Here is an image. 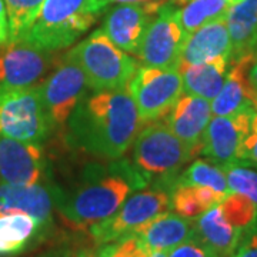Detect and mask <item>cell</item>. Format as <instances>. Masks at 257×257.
<instances>
[{"label": "cell", "mask_w": 257, "mask_h": 257, "mask_svg": "<svg viewBox=\"0 0 257 257\" xmlns=\"http://www.w3.org/2000/svg\"><path fill=\"white\" fill-rule=\"evenodd\" d=\"M66 124L74 147L107 160L123 156L143 126L127 89L84 96Z\"/></svg>", "instance_id": "1"}, {"label": "cell", "mask_w": 257, "mask_h": 257, "mask_svg": "<svg viewBox=\"0 0 257 257\" xmlns=\"http://www.w3.org/2000/svg\"><path fill=\"white\" fill-rule=\"evenodd\" d=\"M147 186L146 179L126 160L87 166L74 189L63 190L57 213L73 229L89 230L116 213L128 196Z\"/></svg>", "instance_id": "2"}, {"label": "cell", "mask_w": 257, "mask_h": 257, "mask_svg": "<svg viewBox=\"0 0 257 257\" xmlns=\"http://www.w3.org/2000/svg\"><path fill=\"white\" fill-rule=\"evenodd\" d=\"M107 6V0H45L19 42L46 52L66 49L92 28Z\"/></svg>", "instance_id": "3"}, {"label": "cell", "mask_w": 257, "mask_h": 257, "mask_svg": "<svg viewBox=\"0 0 257 257\" xmlns=\"http://www.w3.org/2000/svg\"><path fill=\"white\" fill-rule=\"evenodd\" d=\"M194 155L167 126L165 119L147 123L133 142V166L149 186L172 193L176 179Z\"/></svg>", "instance_id": "4"}, {"label": "cell", "mask_w": 257, "mask_h": 257, "mask_svg": "<svg viewBox=\"0 0 257 257\" xmlns=\"http://www.w3.org/2000/svg\"><path fill=\"white\" fill-rule=\"evenodd\" d=\"M69 55L80 64L94 92L126 89L139 69L138 62L116 46L101 29L69 50Z\"/></svg>", "instance_id": "5"}, {"label": "cell", "mask_w": 257, "mask_h": 257, "mask_svg": "<svg viewBox=\"0 0 257 257\" xmlns=\"http://www.w3.org/2000/svg\"><path fill=\"white\" fill-rule=\"evenodd\" d=\"M52 128L37 86L0 84V136L42 146Z\"/></svg>", "instance_id": "6"}, {"label": "cell", "mask_w": 257, "mask_h": 257, "mask_svg": "<svg viewBox=\"0 0 257 257\" xmlns=\"http://www.w3.org/2000/svg\"><path fill=\"white\" fill-rule=\"evenodd\" d=\"M172 210V193L147 186L133 193L110 217L92 226L89 231L96 246H104L132 236L136 230L156 216Z\"/></svg>", "instance_id": "7"}, {"label": "cell", "mask_w": 257, "mask_h": 257, "mask_svg": "<svg viewBox=\"0 0 257 257\" xmlns=\"http://www.w3.org/2000/svg\"><path fill=\"white\" fill-rule=\"evenodd\" d=\"M135 100L142 124L165 119L183 94V79L179 69L139 66L126 86Z\"/></svg>", "instance_id": "8"}, {"label": "cell", "mask_w": 257, "mask_h": 257, "mask_svg": "<svg viewBox=\"0 0 257 257\" xmlns=\"http://www.w3.org/2000/svg\"><path fill=\"white\" fill-rule=\"evenodd\" d=\"M87 87V79L80 64L67 52L55 70L37 86L52 127L67 123L79 101L86 96Z\"/></svg>", "instance_id": "9"}, {"label": "cell", "mask_w": 257, "mask_h": 257, "mask_svg": "<svg viewBox=\"0 0 257 257\" xmlns=\"http://www.w3.org/2000/svg\"><path fill=\"white\" fill-rule=\"evenodd\" d=\"M186 37L179 9L169 0L149 23L136 57L143 66L177 69Z\"/></svg>", "instance_id": "10"}, {"label": "cell", "mask_w": 257, "mask_h": 257, "mask_svg": "<svg viewBox=\"0 0 257 257\" xmlns=\"http://www.w3.org/2000/svg\"><path fill=\"white\" fill-rule=\"evenodd\" d=\"M62 197L63 189L50 180L36 184L0 183V216L29 214L40 223L47 236L53 229V216Z\"/></svg>", "instance_id": "11"}, {"label": "cell", "mask_w": 257, "mask_h": 257, "mask_svg": "<svg viewBox=\"0 0 257 257\" xmlns=\"http://www.w3.org/2000/svg\"><path fill=\"white\" fill-rule=\"evenodd\" d=\"M257 110H247L234 116H214L203 136L202 153L220 167L239 160L240 147L251 130V119Z\"/></svg>", "instance_id": "12"}, {"label": "cell", "mask_w": 257, "mask_h": 257, "mask_svg": "<svg viewBox=\"0 0 257 257\" xmlns=\"http://www.w3.org/2000/svg\"><path fill=\"white\" fill-rule=\"evenodd\" d=\"M55 52H46L25 42H12L0 50V84L36 86L55 64Z\"/></svg>", "instance_id": "13"}, {"label": "cell", "mask_w": 257, "mask_h": 257, "mask_svg": "<svg viewBox=\"0 0 257 257\" xmlns=\"http://www.w3.org/2000/svg\"><path fill=\"white\" fill-rule=\"evenodd\" d=\"M50 180L40 145L0 136V183L36 184Z\"/></svg>", "instance_id": "14"}, {"label": "cell", "mask_w": 257, "mask_h": 257, "mask_svg": "<svg viewBox=\"0 0 257 257\" xmlns=\"http://www.w3.org/2000/svg\"><path fill=\"white\" fill-rule=\"evenodd\" d=\"M155 12L142 3H119L106 12L101 30L116 46L136 56Z\"/></svg>", "instance_id": "15"}, {"label": "cell", "mask_w": 257, "mask_h": 257, "mask_svg": "<svg viewBox=\"0 0 257 257\" xmlns=\"http://www.w3.org/2000/svg\"><path fill=\"white\" fill-rule=\"evenodd\" d=\"M210 119V100L183 93L165 120L170 130L197 156L202 152L203 136Z\"/></svg>", "instance_id": "16"}, {"label": "cell", "mask_w": 257, "mask_h": 257, "mask_svg": "<svg viewBox=\"0 0 257 257\" xmlns=\"http://www.w3.org/2000/svg\"><path fill=\"white\" fill-rule=\"evenodd\" d=\"M251 59L253 56H247L230 62L226 82L211 100L213 116H234L243 111L257 110V96L247 79Z\"/></svg>", "instance_id": "17"}, {"label": "cell", "mask_w": 257, "mask_h": 257, "mask_svg": "<svg viewBox=\"0 0 257 257\" xmlns=\"http://www.w3.org/2000/svg\"><path fill=\"white\" fill-rule=\"evenodd\" d=\"M230 57L231 42L224 16L187 35L179 64H202L216 59L230 60Z\"/></svg>", "instance_id": "18"}, {"label": "cell", "mask_w": 257, "mask_h": 257, "mask_svg": "<svg viewBox=\"0 0 257 257\" xmlns=\"http://www.w3.org/2000/svg\"><path fill=\"white\" fill-rule=\"evenodd\" d=\"M196 234L194 219L166 211L140 226L132 236L150 250L169 251Z\"/></svg>", "instance_id": "19"}, {"label": "cell", "mask_w": 257, "mask_h": 257, "mask_svg": "<svg viewBox=\"0 0 257 257\" xmlns=\"http://www.w3.org/2000/svg\"><path fill=\"white\" fill-rule=\"evenodd\" d=\"M231 42L230 62L254 56L257 52V0H240L226 13Z\"/></svg>", "instance_id": "20"}, {"label": "cell", "mask_w": 257, "mask_h": 257, "mask_svg": "<svg viewBox=\"0 0 257 257\" xmlns=\"http://www.w3.org/2000/svg\"><path fill=\"white\" fill-rule=\"evenodd\" d=\"M194 230L196 236L210 246L219 257L231 256L243 237V231L226 219L219 204L194 219Z\"/></svg>", "instance_id": "21"}, {"label": "cell", "mask_w": 257, "mask_h": 257, "mask_svg": "<svg viewBox=\"0 0 257 257\" xmlns=\"http://www.w3.org/2000/svg\"><path fill=\"white\" fill-rule=\"evenodd\" d=\"M45 236L40 223L29 214L0 216V257L19 256Z\"/></svg>", "instance_id": "22"}, {"label": "cell", "mask_w": 257, "mask_h": 257, "mask_svg": "<svg viewBox=\"0 0 257 257\" xmlns=\"http://www.w3.org/2000/svg\"><path fill=\"white\" fill-rule=\"evenodd\" d=\"M229 64V59H216L202 64H179L183 93L211 101L226 82Z\"/></svg>", "instance_id": "23"}, {"label": "cell", "mask_w": 257, "mask_h": 257, "mask_svg": "<svg viewBox=\"0 0 257 257\" xmlns=\"http://www.w3.org/2000/svg\"><path fill=\"white\" fill-rule=\"evenodd\" d=\"M226 196L210 187L177 184L172 190V210L187 219H196L217 206Z\"/></svg>", "instance_id": "24"}, {"label": "cell", "mask_w": 257, "mask_h": 257, "mask_svg": "<svg viewBox=\"0 0 257 257\" xmlns=\"http://www.w3.org/2000/svg\"><path fill=\"white\" fill-rule=\"evenodd\" d=\"M179 9L180 23L186 35L226 16L230 5L226 0H170Z\"/></svg>", "instance_id": "25"}, {"label": "cell", "mask_w": 257, "mask_h": 257, "mask_svg": "<svg viewBox=\"0 0 257 257\" xmlns=\"http://www.w3.org/2000/svg\"><path fill=\"white\" fill-rule=\"evenodd\" d=\"M202 186L210 187L221 194H229V184L226 179V173L220 166L213 163L210 160H196L176 179L175 186ZM175 189V187H173Z\"/></svg>", "instance_id": "26"}, {"label": "cell", "mask_w": 257, "mask_h": 257, "mask_svg": "<svg viewBox=\"0 0 257 257\" xmlns=\"http://www.w3.org/2000/svg\"><path fill=\"white\" fill-rule=\"evenodd\" d=\"M219 206L226 219L243 234L257 226V204L246 196L230 192Z\"/></svg>", "instance_id": "27"}, {"label": "cell", "mask_w": 257, "mask_h": 257, "mask_svg": "<svg viewBox=\"0 0 257 257\" xmlns=\"http://www.w3.org/2000/svg\"><path fill=\"white\" fill-rule=\"evenodd\" d=\"M45 0H5L10 25V43L19 42L35 22Z\"/></svg>", "instance_id": "28"}, {"label": "cell", "mask_w": 257, "mask_h": 257, "mask_svg": "<svg viewBox=\"0 0 257 257\" xmlns=\"http://www.w3.org/2000/svg\"><path fill=\"white\" fill-rule=\"evenodd\" d=\"M221 169L226 173L230 192L243 194L257 204V167L237 162Z\"/></svg>", "instance_id": "29"}, {"label": "cell", "mask_w": 257, "mask_h": 257, "mask_svg": "<svg viewBox=\"0 0 257 257\" xmlns=\"http://www.w3.org/2000/svg\"><path fill=\"white\" fill-rule=\"evenodd\" d=\"M167 257H219V254L194 234L192 239L169 250Z\"/></svg>", "instance_id": "30"}, {"label": "cell", "mask_w": 257, "mask_h": 257, "mask_svg": "<svg viewBox=\"0 0 257 257\" xmlns=\"http://www.w3.org/2000/svg\"><path fill=\"white\" fill-rule=\"evenodd\" d=\"M230 257H257V226L243 234Z\"/></svg>", "instance_id": "31"}, {"label": "cell", "mask_w": 257, "mask_h": 257, "mask_svg": "<svg viewBox=\"0 0 257 257\" xmlns=\"http://www.w3.org/2000/svg\"><path fill=\"white\" fill-rule=\"evenodd\" d=\"M237 162L257 167V133L250 132L247 138L244 139L243 145L240 147L239 160Z\"/></svg>", "instance_id": "32"}, {"label": "cell", "mask_w": 257, "mask_h": 257, "mask_svg": "<svg viewBox=\"0 0 257 257\" xmlns=\"http://www.w3.org/2000/svg\"><path fill=\"white\" fill-rule=\"evenodd\" d=\"M10 43V25L9 16L5 0H0V47L6 46Z\"/></svg>", "instance_id": "33"}, {"label": "cell", "mask_w": 257, "mask_h": 257, "mask_svg": "<svg viewBox=\"0 0 257 257\" xmlns=\"http://www.w3.org/2000/svg\"><path fill=\"white\" fill-rule=\"evenodd\" d=\"M169 0H107V3H142V5H147L150 9L153 10L155 13L159 12V9L166 5Z\"/></svg>", "instance_id": "34"}, {"label": "cell", "mask_w": 257, "mask_h": 257, "mask_svg": "<svg viewBox=\"0 0 257 257\" xmlns=\"http://www.w3.org/2000/svg\"><path fill=\"white\" fill-rule=\"evenodd\" d=\"M37 257H79V253H76L74 250L69 247H57L45 251Z\"/></svg>", "instance_id": "35"}, {"label": "cell", "mask_w": 257, "mask_h": 257, "mask_svg": "<svg viewBox=\"0 0 257 257\" xmlns=\"http://www.w3.org/2000/svg\"><path fill=\"white\" fill-rule=\"evenodd\" d=\"M247 79L250 86H251V89H253V92L256 93L257 96V52L254 53L253 59H251V63L248 66Z\"/></svg>", "instance_id": "36"}, {"label": "cell", "mask_w": 257, "mask_h": 257, "mask_svg": "<svg viewBox=\"0 0 257 257\" xmlns=\"http://www.w3.org/2000/svg\"><path fill=\"white\" fill-rule=\"evenodd\" d=\"M94 257H116V256L113 254L110 246H109V244H104V246H103L97 253H94Z\"/></svg>", "instance_id": "37"}, {"label": "cell", "mask_w": 257, "mask_h": 257, "mask_svg": "<svg viewBox=\"0 0 257 257\" xmlns=\"http://www.w3.org/2000/svg\"><path fill=\"white\" fill-rule=\"evenodd\" d=\"M250 132H253V133H257V111L254 113L253 119H251V130H250Z\"/></svg>", "instance_id": "38"}, {"label": "cell", "mask_w": 257, "mask_h": 257, "mask_svg": "<svg viewBox=\"0 0 257 257\" xmlns=\"http://www.w3.org/2000/svg\"><path fill=\"white\" fill-rule=\"evenodd\" d=\"M226 2H227V3H229L230 6H231V5H234V3H237V2H240V0H226Z\"/></svg>", "instance_id": "39"}]
</instances>
